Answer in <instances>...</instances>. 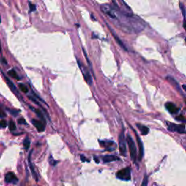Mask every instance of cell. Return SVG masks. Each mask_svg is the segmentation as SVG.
<instances>
[{
  "label": "cell",
  "instance_id": "2",
  "mask_svg": "<svg viewBox=\"0 0 186 186\" xmlns=\"http://www.w3.org/2000/svg\"><path fill=\"white\" fill-rule=\"evenodd\" d=\"M77 63L78 66H79L80 70H81V72L83 74V76H84V79H85V81H86L87 84H89V85H92V76H91L90 73L88 71L87 68L83 64L82 62H81L79 59H77Z\"/></svg>",
  "mask_w": 186,
  "mask_h": 186
},
{
  "label": "cell",
  "instance_id": "5",
  "mask_svg": "<svg viewBox=\"0 0 186 186\" xmlns=\"http://www.w3.org/2000/svg\"><path fill=\"white\" fill-rule=\"evenodd\" d=\"M168 126V130L171 132H176L180 134H185L186 133L185 127L184 124H175L173 123H166Z\"/></svg>",
  "mask_w": 186,
  "mask_h": 186
},
{
  "label": "cell",
  "instance_id": "24",
  "mask_svg": "<svg viewBox=\"0 0 186 186\" xmlns=\"http://www.w3.org/2000/svg\"><path fill=\"white\" fill-rule=\"evenodd\" d=\"M7 122H6L5 120H1V122H0V126H1V128H5L6 127H7Z\"/></svg>",
  "mask_w": 186,
  "mask_h": 186
},
{
  "label": "cell",
  "instance_id": "27",
  "mask_svg": "<svg viewBox=\"0 0 186 186\" xmlns=\"http://www.w3.org/2000/svg\"><path fill=\"white\" fill-rule=\"evenodd\" d=\"M141 185H148V177H147L146 175H145L144 179H143V182H142Z\"/></svg>",
  "mask_w": 186,
  "mask_h": 186
},
{
  "label": "cell",
  "instance_id": "21",
  "mask_svg": "<svg viewBox=\"0 0 186 186\" xmlns=\"http://www.w3.org/2000/svg\"><path fill=\"white\" fill-rule=\"evenodd\" d=\"M7 110L8 111H9V113L10 114H12V116H16L18 115V114H19V111L18 110H12V109H10V108H7Z\"/></svg>",
  "mask_w": 186,
  "mask_h": 186
},
{
  "label": "cell",
  "instance_id": "29",
  "mask_svg": "<svg viewBox=\"0 0 186 186\" xmlns=\"http://www.w3.org/2000/svg\"><path fill=\"white\" fill-rule=\"evenodd\" d=\"M18 123L20 124H26V121L23 118H21L18 119Z\"/></svg>",
  "mask_w": 186,
  "mask_h": 186
},
{
  "label": "cell",
  "instance_id": "33",
  "mask_svg": "<svg viewBox=\"0 0 186 186\" xmlns=\"http://www.w3.org/2000/svg\"><path fill=\"white\" fill-rule=\"evenodd\" d=\"M2 61L4 62V63L5 65H7V60H5V59H4V58H2Z\"/></svg>",
  "mask_w": 186,
  "mask_h": 186
},
{
  "label": "cell",
  "instance_id": "3",
  "mask_svg": "<svg viewBox=\"0 0 186 186\" xmlns=\"http://www.w3.org/2000/svg\"><path fill=\"white\" fill-rule=\"evenodd\" d=\"M127 139H125L124 132L123 131L120 133L119 138V148L121 155L122 156H126L127 155Z\"/></svg>",
  "mask_w": 186,
  "mask_h": 186
},
{
  "label": "cell",
  "instance_id": "23",
  "mask_svg": "<svg viewBox=\"0 0 186 186\" xmlns=\"http://www.w3.org/2000/svg\"><path fill=\"white\" fill-rule=\"evenodd\" d=\"M83 52H84V56H85V58H86V62H87V63H88V65H89V67H90L91 70H92V65H91V63H90V61H89V58H88V57H87V55H86V52H85V50H83Z\"/></svg>",
  "mask_w": 186,
  "mask_h": 186
},
{
  "label": "cell",
  "instance_id": "17",
  "mask_svg": "<svg viewBox=\"0 0 186 186\" xmlns=\"http://www.w3.org/2000/svg\"><path fill=\"white\" fill-rule=\"evenodd\" d=\"M30 108H31V109H32V110H34V111L35 112L36 114H37V115L38 116L40 117V118H41V119L44 122H45V116H44L43 114H42V112L40 110H39V109H34V108H31V107H30Z\"/></svg>",
  "mask_w": 186,
  "mask_h": 186
},
{
  "label": "cell",
  "instance_id": "30",
  "mask_svg": "<svg viewBox=\"0 0 186 186\" xmlns=\"http://www.w3.org/2000/svg\"><path fill=\"white\" fill-rule=\"evenodd\" d=\"M176 119L178 120V121H181V122H184V121H185V122H186V120L185 119V118H184V116H182V115H180V116H177V118H176Z\"/></svg>",
  "mask_w": 186,
  "mask_h": 186
},
{
  "label": "cell",
  "instance_id": "15",
  "mask_svg": "<svg viewBox=\"0 0 186 186\" xmlns=\"http://www.w3.org/2000/svg\"><path fill=\"white\" fill-rule=\"evenodd\" d=\"M108 28H109V29H110V31H111V33H112V34H113V36H114V39H115V40H116V42H118V44H119V45H120V46H121V47H122V48H123V49H124V50H126V51H127V49L126 48V47H125V45H124V43H123V42H122V40H120V39H119V37H118V36H116V34H115V33H114V32L113 31V30H112V29H111V28H110V27H109V26H108Z\"/></svg>",
  "mask_w": 186,
  "mask_h": 186
},
{
  "label": "cell",
  "instance_id": "13",
  "mask_svg": "<svg viewBox=\"0 0 186 186\" xmlns=\"http://www.w3.org/2000/svg\"><path fill=\"white\" fill-rule=\"evenodd\" d=\"M166 80H167V81H169V82L170 83V84H172L174 87H175V89H177V90H178L179 92L182 93V91H181V89H180V87H179V84L177 82V81H176L175 79H173V78L171 77V76H167V77H166Z\"/></svg>",
  "mask_w": 186,
  "mask_h": 186
},
{
  "label": "cell",
  "instance_id": "7",
  "mask_svg": "<svg viewBox=\"0 0 186 186\" xmlns=\"http://www.w3.org/2000/svg\"><path fill=\"white\" fill-rule=\"evenodd\" d=\"M135 135H136L137 142H138V148H139V154H138V161H140L142 160V159H143V155H144V147H143V142L141 141L140 138L138 136L136 132L135 131Z\"/></svg>",
  "mask_w": 186,
  "mask_h": 186
},
{
  "label": "cell",
  "instance_id": "22",
  "mask_svg": "<svg viewBox=\"0 0 186 186\" xmlns=\"http://www.w3.org/2000/svg\"><path fill=\"white\" fill-rule=\"evenodd\" d=\"M9 128H10V130H11V131H14V130H15L16 126H15V122H13V121H10V122Z\"/></svg>",
  "mask_w": 186,
  "mask_h": 186
},
{
  "label": "cell",
  "instance_id": "4",
  "mask_svg": "<svg viewBox=\"0 0 186 186\" xmlns=\"http://www.w3.org/2000/svg\"><path fill=\"white\" fill-rule=\"evenodd\" d=\"M116 177L121 180L129 181L131 179V170L130 168L127 167L125 169L119 170L116 173Z\"/></svg>",
  "mask_w": 186,
  "mask_h": 186
},
{
  "label": "cell",
  "instance_id": "26",
  "mask_svg": "<svg viewBox=\"0 0 186 186\" xmlns=\"http://www.w3.org/2000/svg\"><path fill=\"white\" fill-rule=\"evenodd\" d=\"M29 99H30V100H32V101H33V102H34V103H36V104H37V105H40V103H39V102H38V101H37V100H36V98H35V97H32V96H29Z\"/></svg>",
  "mask_w": 186,
  "mask_h": 186
},
{
  "label": "cell",
  "instance_id": "25",
  "mask_svg": "<svg viewBox=\"0 0 186 186\" xmlns=\"http://www.w3.org/2000/svg\"><path fill=\"white\" fill-rule=\"evenodd\" d=\"M29 7H30V12H34V11L36 10V5L35 4H32L31 3L29 2Z\"/></svg>",
  "mask_w": 186,
  "mask_h": 186
},
{
  "label": "cell",
  "instance_id": "19",
  "mask_svg": "<svg viewBox=\"0 0 186 186\" xmlns=\"http://www.w3.org/2000/svg\"><path fill=\"white\" fill-rule=\"evenodd\" d=\"M18 86H19V88H20L21 90L23 92H24V93H28V92H29V89H28V87L25 85V84H19Z\"/></svg>",
  "mask_w": 186,
  "mask_h": 186
},
{
  "label": "cell",
  "instance_id": "14",
  "mask_svg": "<svg viewBox=\"0 0 186 186\" xmlns=\"http://www.w3.org/2000/svg\"><path fill=\"white\" fill-rule=\"evenodd\" d=\"M4 79H5V80H6V82H7V85L9 86V87L10 88V89L12 91V92H13L15 94H17V95H18V89H16V87H15V84H13V83L12 82V81H10V80L9 79H8L7 77H6V76H4Z\"/></svg>",
  "mask_w": 186,
  "mask_h": 186
},
{
  "label": "cell",
  "instance_id": "1",
  "mask_svg": "<svg viewBox=\"0 0 186 186\" xmlns=\"http://www.w3.org/2000/svg\"><path fill=\"white\" fill-rule=\"evenodd\" d=\"M127 143H128L130 157H131L132 161H133L134 163H136L137 158H138V156H137V148L136 146H135V142H134L133 138H132L130 135H127Z\"/></svg>",
  "mask_w": 186,
  "mask_h": 186
},
{
  "label": "cell",
  "instance_id": "18",
  "mask_svg": "<svg viewBox=\"0 0 186 186\" xmlns=\"http://www.w3.org/2000/svg\"><path fill=\"white\" fill-rule=\"evenodd\" d=\"M7 73H8V75H9V76H10L11 77L14 78V79H20V78L18 77V76L17 73L15 72V70H10V71H8Z\"/></svg>",
  "mask_w": 186,
  "mask_h": 186
},
{
  "label": "cell",
  "instance_id": "9",
  "mask_svg": "<svg viewBox=\"0 0 186 186\" xmlns=\"http://www.w3.org/2000/svg\"><path fill=\"white\" fill-rule=\"evenodd\" d=\"M32 124H33L34 126L36 127V128L37 129L38 132H44L45 130V124H44L43 121H38L37 119H32L31 120Z\"/></svg>",
  "mask_w": 186,
  "mask_h": 186
},
{
  "label": "cell",
  "instance_id": "32",
  "mask_svg": "<svg viewBox=\"0 0 186 186\" xmlns=\"http://www.w3.org/2000/svg\"><path fill=\"white\" fill-rule=\"evenodd\" d=\"M184 18H185V19H184V22H183V27L186 31V19H185V17H184Z\"/></svg>",
  "mask_w": 186,
  "mask_h": 186
},
{
  "label": "cell",
  "instance_id": "20",
  "mask_svg": "<svg viewBox=\"0 0 186 186\" xmlns=\"http://www.w3.org/2000/svg\"><path fill=\"white\" fill-rule=\"evenodd\" d=\"M23 146L26 150H28L29 148V146H30V140H29V139L28 138H26L25 140H24Z\"/></svg>",
  "mask_w": 186,
  "mask_h": 186
},
{
  "label": "cell",
  "instance_id": "8",
  "mask_svg": "<svg viewBox=\"0 0 186 186\" xmlns=\"http://www.w3.org/2000/svg\"><path fill=\"white\" fill-rule=\"evenodd\" d=\"M5 182L7 183H12V184H16L18 182V179L17 178L13 172H7L5 174Z\"/></svg>",
  "mask_w": 186,
  "mask_h": 186
},
{
  "label": "cell",
  "instance_id": "12",
  "mask_svg": "<svg viewBox=\"0 0 186 186\" xmlns=\"http://www.w3.org/2000/svg\"><path fill=\"white\" fill-rule=\"evenodd\" d=\"M31 153H32V151H31L30 154H29V167H30L31 172V173H32V175H33L34 179H35V180L37 181V182H38V176H37V172H36L35 170H34V167L33 164H32V162H31Z\"/></svg>",
  "mask_w": 186,
  "mask_h": 186
},
{
  "label": "cell",
  "instance_id": "28",
  "mask_svg": "<svg viewBox=\"0 0 186 186\" xmlns=\"http://www.w3.org/2000/svg\"><path fill=\"white\" fill-rule=\"evenodd\" d=\"M49 161H50V164H51V165H55V164H57V161H55V160L53 159V157H52V156H50V160H49Z\"/></svg>",
  "mask_w": 186,
  "mask_h": 186
},
{
  "label": "cell",
  "instance_id": "11",
  "mask_svg": "<svg viewBox=\"0 0 186 186\" xmlns=\"http://www.w3.org/2000/svg\"><path fill=\"white\" fill-rule=\"evenodd\" d=\"M101 159L103 161V163H109L114 161H118V160H119V158L116 156H113V155H106V156H102Z\"/></svg>",
  "mask_w": 186,
  "mask_h": 186
},
{
  "label": "cell",
  "instance_id": "16",
  "mask_svg": "<svg viewBox=\"0 0 186 186\" xmlns=\"http://www.w3.org/2000/svg\"><path fill=\"white\" fill-rule=\"evenodd\" d=\"M137 127H138V128L139 129V130L140 131V133H141L142 135H146L147 134L149 133V128H148V127L144 126V125H142V124H137Z\"/></svg>",
  "mask_w": 186,
  "mask_h": 186
},
{
  "label": "cell",
  "instance_id": "34",
  "mask_svg": "<svg viewBox=\"0 0 186 186\" xmlns=\"http://www.w3.org/2000/svg\"><path fill=\"white\" fill-rule=\"evenodd\" d=\"M182 89H183L185 91V92H186V85H183V86H182Z\"/></svg>",
  "mask_w": 186,
  "mask_h": 186
},
{
  "label": "cell",
  "instance_id": "31",
  "mask_svg": "<svg viewBox=\"0 0 186 186\" xmlns=\"http://www.w3.org/2000/svg\"><path fill=\"white\" fill-rule=\"evenodd\" d=\"M81 160L83 162H84V161H88V162H89V160L85 159V156H84V155H81Z\"/></svg>",
  "mask_w": 186,
  "mask_h": 186
},
{
  "label": "cell",
  "instance_id": "6",
  "mask_svg": "<svg viewBox=\"0 0 186 186\" xmlns=\"http://www.w3.org/2000/svg\"><path fill=\"white\" fill-rule=\"evenodd\" d=\"M100 146L108 151H113L116 149V143L112 140H99Z\"/></svg>",
  "mask_w": 186,
  "mask_h": 186
},
{
  "label": "cell",
  "instance_id": "10",
  "mask_svg": "<svg viewBox=\"0 0 186 186\" xmlns=\"http://www.w3.org/2000/svg\"><path fill=\"white\" fill-rule=\"evenodd\" d=\"M165 107H166V108L167 109L168 111L172 114L178 113V111H179V108L176 106L173 103H171V102L166 103Z\"/></svg>",
  "mask_w": 186,
  "mask_h": 186
}]
</instances>
